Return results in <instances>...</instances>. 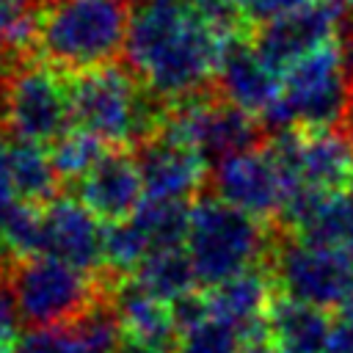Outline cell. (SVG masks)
<instances>
[{
  "label": "cell",
  "instance_id": "obj_1",
  "mask_svg": "<svg viewBox=\"0 0 353 353\" xmlns=\"http://www.w3.org/2000/svg\"><path fill=\"white\" fill-rule=\"evenodd\" d=\"M232 39L201 0H135L121 55L149 97L171 108L212 91Z\"/></svg>",
  "mask_w": 353,
  "mask_h": 353
},
{
  "label": "cell",
  "instance_id": "obj_2",
  "mask_svg": "<svg viewBox=\"0 0 353 353\" xmlns=\"http://www.w3.org/2000/svg\"><path fill=\"white\" fill-rule=\"evenodd\" d=\"M132 0H39L33 47L61 72L108 66L127 41Z\"/></svg>",
  "mask_w": 353,
  "mask_h": 353
},
{
  "label": "cell",
  "instance_id": "obj_3",
  "mask_svg": "<svg viewBox=\"0 0 353 353\" xmlns=\"http://www.w3.org/2000/svg\"><path fill=\"white\" fill-rule=\"evenodd\" d=\"M279 234H270L265 221L226 204L223 199L201 196L190 204L185 234V251L199 287L207 290L243 270L270 265Z\"/></svg>",
  "mask_w": 353,
  "mask_h": 353
},
{
  "label": "cell",
  "instance_id": "obj_4",
  "mask_svg": "<svg viewBox=\"0 0 353 353\" xmlns=\"http://www.w3.org/2000/svg\"><path fill=\"white\" fill-rule=\"evenodd\" d=\"M350 102L347 50L334 39L281 72L279 97L259 121L270 132L345 127Z\"/></svg>",
  "mask_w": 353,
  "mask_h": 353
},
{
  "label": "cell",
  "instance_id": "obj_5",
  "mask_svg": "<svg viewBox=\"0 0 353 353\" xmlns=\"http://www.w3.org/2000/svg\"><path fill=\"white\" fill-rule=\"evenodd\" d=\"M69 91L74 127L97 135L110 149L138 146L160 130L163 116L154 113V99L127 66L108 63L80 72Z\"/></svg>",
  "mask_w": 353,
  "mask_h": 353
},
{
  "label": "cell",
  "instance_id": "obj_6",
  "mask_svg": "<svg viewBox=\"0 0 353 353\" xmlns=\"http://www.w3.org/2000/svg\"><path fill=\"white\" fill-rule=\"evenodd\" d=\"M69 124L72 91L58 66L25 52L0 66V132L44 146L66 135Z\"/></svg>",
  "mask_w": 353,
  "mask_h": 353
},
{
  "label": "cell",
  "instance_id": "obj_7",
  "mask_svg": "<svg viewBox=\"0 0 353 353\" xmlns=\"http://www.w3.org/2000/svg\"><path fill=\"white\" fill-rule=\"evenodd\" d=\"M19 317L30 328L61 325L83 317L110 295L105 276L77 268L52 254H36L8 270Z\"/></svg>",
  "mask_w": 353,
  "mask_h": 353
},
{
  "label": "cell",
  "instance_id": "obj_8",
  "mask_svg": "<svg viewBox=\"0 0 353 353\" xmlns=\"http://www.w3.org/2000/svg\"><path fill=\"white\" fill-rule=\"evenodd\" d=\"M270 273L281 295L320 309L339 312L353 295V254L298 234H279Z\"/></svg>",
  "mask_w": 353,
  "mask_h": 353
},
{
  "label": "cell",
  "instance_id": "obj_9",
  "mask_svg": "<svg viewBox=\"0 0 353 353\" xmlns=\"http://www.w3.org/2000/svg\"><path fill=\"white\" fill-rule=\"evenodd\" d=\"M157 132L199 149L207 160H221L226 154L262 146L268 130L256 116L234 108L215 91H207L165 108Z\"/></svg>",
  "mask_w": 353,
  "mask_h": 353
},
{
  "label": "cell",
  "instance_id": "obj_10",
  "mask_svg": "<svg viewBox=\"0 0 353 353\" xmlns=\"http://www.w3.org/2000/svg\"><path fill=\"white\" fill-rule=\"evenodd\" d=\"M207 185L212 196L259 221H281L287 182L268 143L215 160Z\"/></svg>",
  "mask_w": 353,
  "mask_h": 353
},
{
  "label": "cell",
  "instance_id": "obj_11",
  "mask_svg": "<svg viewBox=\"0 0 353 353\" xmlns=\"http://www.w3.org/2000/svg\"><path fill=\"white\" fill-rule=\"evenodd\" d=\"M342 17L345 14L331 0H317V3H312L295 14H287L281 19L259 25L251 44H254L256 55L273 72L281 74L292 63L306 58L309 52L339 39Z\"/></svg>",
  "mask_w": 353,
  "mask_h": 353
},
{
  "label": "cell",
  "instance_id": "obj_12",
  "mask_svg": "<svg viewBox=\"0 0 353 353\" xmlns=\"http://www.w3.org/2000/svg\"><path fill=\"white\" fill-rule=\"evenodd\" d=\"M141 176H143V199L154 201H190L210 182L207 157L163 132H154L135 152Z\"/></svg>",
  "mask_w": 353,
  "mask_h": 353
},
{
  "label": "cell",
  "instance_id": "obj_13",
  "mask_svg": "<svg viewBox=\"0 0 353 353\" xmlns=\"http://www.w3.org/2000/svg\"><path fill=\"white\" fill-rule=\"evenodd\" d=\"M105 221L77 196H55L44 204V254L85 270L105 268Z\"/></svg>",
  "mask_w": 353,
  "mask_h": 353
},
{
  "label": "cell",
  "instance_id": "obj_14",
  "mask_svg": "<svg viewBox=\"0 0 353 353\" xmlns=\"http://www.w3.org/2000/svg\"><path fill=\"white\" fill-rule=\"evenodd\" d=\"M110 301L119 317L121 336L127 342H138L168 353L179 350L182 325L176 303L143 290L132 276H121L116 287H110Z\"/></svg>",
  "mask_w": 353,
  "mask_h": 353
},
{
  "label": "cell",
  "instance_id": "obj_15",
  "mask_svg": "<svg viewBox=\"0 0 353 353\" xmlns=\"http://www.w3.org/2000/svg\"><path fill=\"white\" fill-rule=\"evenodd\" d=\"M74 188L77 199L105 223L130 218L143 201V176L135 154L127 149L105 152V157L80 182H74Z\"/></svg>",
  "mask_w": 353,
  "mask_h": 353
},
{
  "label": "cell",
  "instance_id": "obj_16",
  "mask_svg": "<svg viewBox=\"0 0 353 353\" xmlns=\"http://www.w3.org/2000/svg\"><path fill=\"white\" fill-rule=\"evenodd\" d=\"M281 88V74L273 72L254 50V44L243 41L240 36L229 41L212 91L232 102L234 108L262 119L268 108L276 102Z\"/></svg>",
  "mask_w": 353,
  "mask_h": 353
},
{
  "label": "cell",
  "instance_id": "obj_17",
  "mask_svg": "<svg viewBox=\"0 0 353 353\" xmlns=\"http://www.w3.org/2000/svg\"><path fill=\"white\" fill-rule=\"evenodd\" d=\"M276 281L270 273V265H259L251 270H243L215 287H207L201 292L204 314L245 334L265 323L268 309L276 298Z\"/></svg>",
  "mask_w": 353,
  "mask_h": 353
},
{
  "label": "cell",
  "instance_id": "obj_18",
  "mask_svg": "<svg viewBox=\"0 0 353 353\" xmlns=\"http://www.w3.org/2000/svg\"><path fill=\"white\" fill-rule=\"evenodd\" d=\"M121 339L110 295L77 320L33 328L19 342V353H116Z\"/></svg>",
  "mask_w": 353,
  "mask_h": 353
},
{
  "label": "cell",
  "instance_id": "obj_19",
  "mask_svg": "<svg viewBox=\"0 0 353 353\" xmlns=\"http://www.w3.org/2000/svg\"><path fill=\"white\" fill-rule=\"evenodd\" d=\"M265 323L273 345L287 353H328L336 320H331L328 309L276 292Z\"/></svg>",
  "mask_w": 353,
  "mask_h": 353
},
{
  "label": "cell",
  "instance_id": "obj_20",
  "mask_svg": "<svg viewBox=\"0 0 353 353\" xmlns=\"http://www.w3.org/2000/svg\"><path fill=\"white\" fill-rule=\"evenodd\" d=\"M132 279L143 290H149V292H154V295H160L171 303L182 301V298H188L199 290V281H196V273H193V265H190V256H188L185 245L154 248L138 265Z\"/></svg>",
  "mask_w": 353,
  "mask_h": 353
},
{
  "label": "cell",
  "instance_id": "obj_21",
  "mask_svg": "<svg viewBox=\"0 0 353 353\" xmlns=\"http://www.w3.org/2000/svg\"><path fill=\"white\" fill-rule=\"evenodd\" d=\"M8 154H11V176L19 199L39 207L52 201L61 176L55 174L52 157L44 152V146L8 135Z\"/></svg>",
  "mask_w": 353,
  "mask_h": 353
},
{
  "label": "cell",
  "instance_id": "obj_22",
  "mask_svg": "<svg viewBox=\"0 0 353 353\" xmlns=\"http://www.w3.org/2000/svg\"><path fill=\"white\" fill-rule=\"evenodd\" d=\"M298 237L353 254V185L323 199L295 229Z\"/></svg>",
  "mask_w": 353,
  "mask_h": 353
},
{
  "label": "cell",
  "instance_id": "obj_23",
  "mask_svg": "<svg viewBox=\"0 0 353 353\" xmlns=\"http://www.w3.org/2000/svg\"><path fill=\"white\" fill-rule=\"evenodd\" d=\"M108 152V143H102L97 135L85 132V130H69L66 135H61L52 143V165L55 174L66 182H80Z\"/></svg>",
  "mask_w": 353,
  "mask_h": 353
},
{
  "label": "cell",
  "instance_id": "obj_24",
  "mask_svg": "<svg viewBox=\"0 0 353 353\" xmlns=\"http://www.w3.org/2000/svg\"><path fill=\"white\" fill-rule=\"evenodd\" d=\"M36 36V8L17 6L11 0H0V66L3 52H25L33 47Z\"/></svg>",
  "mask_w": 353,
  "mask_h": 353
},
{
  "label": "cell",
  "instance_id": "obj_25",
  "mask_svg": "<svg viewBox=\"0 0 353 353\" xmlns=\"http://www.w3.org/2000/svg\"><path fill=\"white\" fill-rule=\"evenodd\" d=\"M317 0H240L243 19L251 25H265L273 19H281L287 14H295Z\"/></svg>",
  "mask_w": 353,
  "mask_h": 353
},
{
  "label": "cell",
  "instance_id": "obj_26",
  "mask_svg": "<svg viewBox=\"0 0 353 353\" xmlns=\"http://www.w3.org/2000/svg\"><path fill=\"white\" fill-rule=\"evenodd\" d=\"M17 331H19V309H17V298H14L8 273H0V345L19 342V339H17Z\"/></svg>",
  "mask_w": 353,
  "mask_h": 353
},
{
  "label": "cell",
  "instance_id": "obj_27",
  "mask_svg": "<svg viewBox=\"0 0 353 353\" xmlns=\"http://www.w3.org/2000/svg\"><path fill=\"white\" fill-rule=\"evenodd\" d=\"M19 193L11 176V154H8V135L0 132V215L6 210H11L14 204H19Z\"/></svg>",
  "mask_w": 353,
  "mask_h": 353
},
{
  "label": "cell",
  "instance_id": "obj_28",
  "mask_svg": "<svg viewBox=\"0 0 353 353\" xmlns=\"http://www.w3.org/2000/svg\"><path fill=\"white\" fill-rule=\"evenodd\" d=\"M328 353H353V325L350 323H345V320L336 317Z\"/></svg>",
  "mask_w": 353,
  "mask_h": 353
},
{
  "label": "cell",
  "instance_id": "obj_29",
  "mask_svg": "<svg viewBox=\"0 0 353 353\" xmlns=\"http://www.w3.org/2000/svg\"><path fill=\"white\" fill-rule=\"evenodd\" d=\"M342 41H345V50H347V69H350V99H353V19L347 22V33L342 36ZM345 127L353 132V102H350V116H347Z\"/></svg>",
  "mask_w": 353,
  "mask_h": 353
},
{
  "label": "cell",
  "instance_id": "obj_30",
  "mask_svg": "<svg viewBox=\"0 0 353 353\" xmlns=\"http://www.w3.org/2000/svg\"><path fill=\"white\" fill-rule=\"evenodd\" d=\"M116 353H168V350H157V347H146V345H138V342H127L124 339V345H119Z\"/></svg>",
  "mask_w": 353,
  "mask_h": 353
},
{
  "label": "cell",
  "instance_id": "obj_31",
  "mask_svg": "<svg viewBox=\"0 0 353 353\" xmlns=\"http://www.w3.org/2000/svg\"><path fill=\"white\" fill-rule=\"evenodd\" d=\"M342 14H353V0H331Z\"/></svg>",
  "mask_w": 353,
  "mask_h": 353
},
{
  "label": "cell",
  "instance_id": "obj_32",
  "mask_svg": "<svg viewBox=\"0 0 353 353\" xmlns=\"http://www.w3.org/2000/svg\"><path fill=\"white\" fill-rule=\"evenodd\" d=\"M0 353H19V345H17V342H8V345H0Z\"/></svg>",
  "mask_w": 353,
  "mask_h": 353
},
{
  "label": "cell",
  "instance_id": "obj_33",
  "mask_svg": "<svg viewBox=\"0 0 353 353\" xmlns=\"http://www.w3.org/2000/svg\"><path fill=\"white\" fill-rule=\"evenodd\" d=\"M270 353H287V350H281V347H276V345H273V350H270Z\"/></svg>",
  "mask_w": 353,
  "mask_h": 353
},
{
  "label": "cell",
  "instance_id": "obj_34",
  "mask_svg": "<svg viewBox=\"0 0 353 353\" xmlns=\"http://www.w3.org/2000/svg\"><path fill=\"white\" fill-rule=\"evenodd\" d=\"M232 3H237V6H240V0H232Z\"/></svg>",
  "mask_w": 353,
  "mask_h": 353
},
{
  "label": "cell",
  "instance_id": "obj_35",
  "mask_svg": "<svg viewBox=\"0 0 353 353\" xmlns=\"http://www.w3.org/2000/svg\"><path fill=\"white\" fill-rule=\"evenodd\" d=\"M0 273H6V270H0Z\"/></svg>",
  "mask_w": 353,
  "mask_h": 353
}]
</instances>
